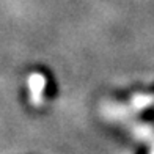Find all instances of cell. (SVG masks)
<instances>
[{
    "instance_id": "6da1fadb",
    "label": "cell",
    "mask_w": 154,
    "mask_h": 154,
    "mask_svg": "<svg viewBox=\"0 0 154 154\" xmlns=\"http://www.w3.org/2000/svg\"><path fill=\"white\" fill-rule=\"evenodd\" d=\"M47 85L46 77L41 72H35L29 77V87L32 93V101L35 104H41V97H43V91Z\"/></svg>"
},
{
    "instance_id": "7a4b0ae2",
    "label": "cell",
    "mask_w": 154,
    "mask_h": 154,
    "mask_svg": "<svg viewBox=\"0 0 154 154\" xmlns=\"http://www.w3.org/2000/svg\"><path fill=\"white\" fill-rule=\"evenodd\" d=\"M154 102V94L152 96H138V97H135L134 99V106L135 107H138V109H143V107H148L149 104H152Z\"/></svg>"
}]
</instances>
